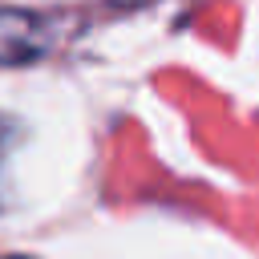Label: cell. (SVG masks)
I'll return each mask as SVG.
<instances>
[{"instance_id": "cell-2", "label": "cell", "mask_w": 259, "mask_h": 259, "mask_svg": "<svg viewBox=\"0 0 259 259\" xmlns=\"http://www.w3.org/2000/svg\"><path fill=\"white\" fill-rule=\"evenodd\" d=\"M12 259H20V255H12Z\"/></svg>"}, {"instance_id": "cell-1", "label": "cell", "mask_w": 259, "mask_h": 259, "mask_svg": "<svg viewBox=\"0 0 259 259\" xmlns=\"http://www.w3.org/2000/svg\"><path fill=\"white\" fill-rule=\"evenodd\" d=\"M49 24L24 8H0V65H28L45 57Z\"/></svg>"}]
</instances>
